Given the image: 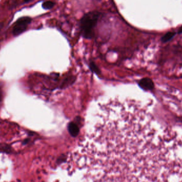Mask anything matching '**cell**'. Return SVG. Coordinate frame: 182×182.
Wrapping results in <instances>:
<instances>
[{
  "instance_id": "6da1fadb",
  "label": "cell",
  "mask_w": 182,
  "mask_h": 182,
  "mask_svg": "<svg viewBox=\"0 0 182 182\" xmlns=\"http://www.w3.org/2000/svg\"><path fill=\"white\" fill-rule=\"evenodd\" d=\"M54 182H182V134L159 127L133 101H108L94 110Z\"/></svg>"
},
{
  "instance_id": "7a4b0ae2",
  "label": "cell",
  "mask_w": 182,
  "mask_h": 182,
  "mask_svg": "<svg viewBox=\"0 0 182 182\" xmlns=\"http://www.w3.org/2000/svg\"><path fill=\"white\" fill-rule=\"evenodd\" d=\"M100 16V12L92 11L85 14L82 17L80 20V28L84 37L90 38L93 36Z\"/></svg>"
},
{
  "instance_id": "3957f363",
  "label": "cell",
  "mask_w": 182,
  "mask_h": 182,
  "mask_svg": "<svg viewBox=\"0 0 182 182\" xmlns=\"http://www.w3.org/2000/svg\"><path fill=\"white\" fill-rule=\"evenodd\" d=\"M31 21V19L29 17H24L19 18L13 28V35H14V36H18L26 31L28 25L30 24Z\"/></svg>"
},
{
  "instance_id": "277c9868",
  "label": "cell",
  "mask_w": 182,
  "mask_h": 182,
  "mask_svg": "<svg viewBox=\"0 0 182 182\" xmlns=\"http://www.w3.org/2000/svg\"><path fill=\"white\" fill-rule=\"evenodd\" d=\"M139 84L141 88L146 91H152L155 87L154 82L150 78H143L139 82Z\"/></svg>"
},
{
  "instance_id": "5b68a950",
  "label": "cell",
  "mask_w": 182,
  "mask_h": 182,
  "mask_svg": "<svg viewBox=\"0 0 182 182\" xmlns=\"http://www.w3.org/2000/svg\"><path fill=\"white\" fill-rule=\"evenodd\" d=\"M176 33H175L174 31L168 32L161 37V41L163 43L168 42V41H169L172 39H173L174 38V37L176 35Z\"/></svg>"
},
{
  "instance_id": "8992f818",
  "label": "cell",
  "mask_w": 182,
  "mask_h": 182,
  "mask_svg": "<svg viewBox=\"0 0 182 182\" xmlns=\"http://www.w3.org/2000/svg\"><path fill=\"white\" fill-rule=\"evenodd\" d=\"M12 147L7 144H0V151L2 152L10 154L12 152Z\"/></svg>"
},
{
  "instance_id": "52a82bcc",
  "label": "cell",
  "mask_w": 182,
  "mask_h": 182,
  "mask_svg": "<svg viewBox=\"0 0 182 182\" xmlns=\"http://www.w3.org/2000/svg\"><path fill=\"white\" fill-rule=\"evenodd\" d=\"M55 5V3L52 1H45L42 4V8L45 10H49V9H52Z\"/></svg>"
},
{
  "instance_id": "ba28073f",
  "label": "cell",
  "mask_w": 182,
  "mask_h": 182,
  "mask_svg": "<svg viewBox=\"0 0 182 182\" xmlns=\"http://www.w3.org/2000/svg\"><path fill=\"white\" fill-rule=\"evenodd\" d=\"M70 130L71 133L76 134L78 131L77 127L74 124V125H71L70 126Z\"/></svg>"
},
{
  "instance_id": "9c48e42d",
  "label": "cell",
  "mask_w": 182,
  "mask_h": 182,
  "mask_svg": "<svg viewBox=\"0 0 182 182\" xmlns=\"http://www.w3.org/2000/svg\"><path fill=\"white\" fill-rule=\"evenodd\" d=\"M28 142H29V139H25V140L23 141V142H22V144H23V145H25V144H27Z\"/></svg>"
},
{
  "instance_id": "30bf717a",
  "label": "cell",
  "mask_w": 182,
  "mask_h": 182,
  "mask_svg": "<svg viewBox=\"0 0 182 182\" xmlns=\"http://www.w3.org/2000/svg\"><path fill=\"white\" fill-rule=\"evenodd\" d=\"M182 26L181 27L179 28V31H178V34H182Z\"/></svg>"
},
{
  "instance_id": "8fae6325",
  "label": "cell",
  "mask_w": 182,
  "mask_h": 182,
  "mask_svg": "<svg viewBox=\"0 0 182 182\" xmlns=\"http://www.w3.org/2000/svg\"><path fill=\"white\" fill-rule=\"evenodd\" d=\"M24 1L25 2H26V3H27V2H29L31 1V0H24Z\"/></svg>"
},
{
  "instance_id": "7c38bea8",
  "label": "cell",
  "mask_w": 182,
  "mask_h": 182,
  "mask_svg": "<svg viewBox=\"0 0 182 182\" xmlns=\"http://www.w3.org/2000/svg\"><path fill=\"white\" fill-rule=\"evenodd\" d=\"M179 120H180V122H181V123H182V117H181V118H179Z\"/></svg>"
}]
</instances>
